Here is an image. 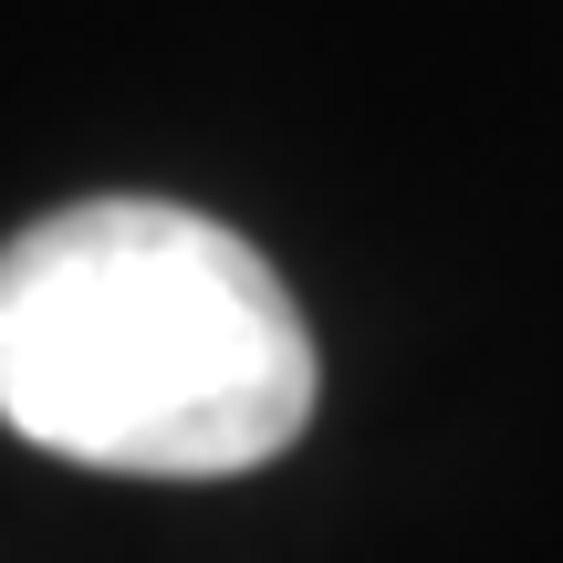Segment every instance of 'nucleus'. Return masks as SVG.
I'll use <instances>...</instances> for the list:
<instances>
[{"label": "nucleus", "mask_w": 563, "mask_h": 563, "mask_svg": "<svg viewBox=\"0 0 563 563\" xmlns=\"http://www.w3.org/2000/svg\"><path fill=\"white\" fill-rule=\"evenodd\" d=\"M313 418V334L241 230L74 199L0 251V428L125 481H241Z\"/></svg>", "instance_id": "f257e3e1"}]
</instances>
